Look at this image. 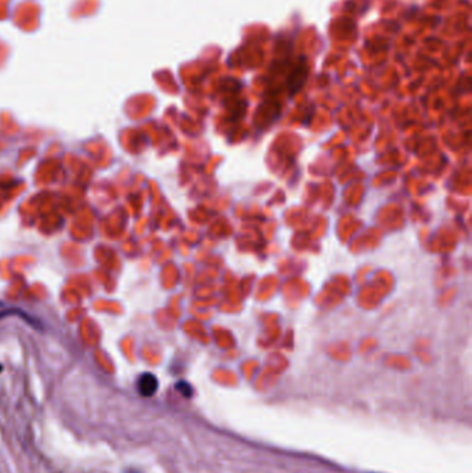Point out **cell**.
Segmentation results:
<instances>
[{"mask_svg": "<svg viewBox=\"0 0 472 473\" xmlns=\"http://www.w3.org/2000/svg\"><path fill=\"white\" fill-rule=\"evenodd\" d=\"M137 389H139L140 395L144 396V397L154 396L158 390L157 376L151 372L143 373L137 381Z\"/></svg>", "mask_w": 472, "mask_h": 473, "instance_id": "1", "label": "cell"}, {"mask_svg": "<svg viewBox=\"0 0 472 473\" xmlns=\"http://www.w3.org/2000/svg\"><path fill=\"white\" fill-rule=\"evenodd\" d=\"M176 389H177L184 397H187V399H190V397L193 396V388H191L187 382H179V383L176 385Z\"/></svg>", "mask_w": 472, "mask_h": 473, "instance_id": "2", "label": "cell"}, {"mask_svg": "<svg viewBox=\"0 0 472 473\" xmlns=\"http://www.w3.org/2000/svg\"><path fill=\"white\" fill-rule=\"evenodd\" d=\"M15 312H18V310H14V309H6V310H0V320H1V318H4V317H7V315H14Z\"/></svg>", "mask_w": 472, "mask_h": 473, "instance_id": "3", "label": "cell"}, {"mask_svg": "<svg viewBox=\"0 0 472 473\" xmlns=\"http://www.w3.org/2000/svg\"><path fill=\"white\" fill-rule=\"evenodd\" d=\"M0 305H1V303H0Z\"/></svg>", "mask_w": 472, "mask_h": 473, "instance_id": "4", "label": "cell"}]
</instances>
